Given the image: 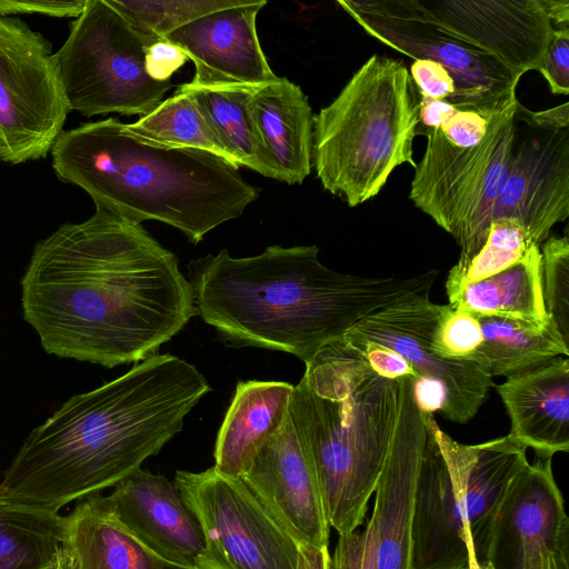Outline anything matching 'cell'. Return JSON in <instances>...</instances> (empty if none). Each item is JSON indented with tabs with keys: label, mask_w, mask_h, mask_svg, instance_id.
I'll list each match as a JSON object with an SVG mask.
<instances>
[{
	"label": "cell",
	"mask_w": 569,
	"mask_h": 569,
	"mask_svg": "<svg viewBox=\"0 0 569 569\" xmlns=\"http://www.w3.org/2000/svg\"><path fill=\"white\" fill-rule=\"evenodd\" d=\"M21 302L48 353L107 368L157 353L197 315L176 254L102 208L34 247Z\"/></svg>",
	"instance_id": "1"
},
{
	"label": "cell",
	"mask_w": 569,
	"mask_h": 569,
	"mask_svg": "<svg viewBox=\"0 0 569 569\" xmlns=\"http://www.w3.org/2000/svg\"><path fill=\"white\" fill-rule=\"evenodd\" d=\"M210 391L193 365L154 353L114 380L73 396L33 429L6 470L0 493L58 512L114 487L180 432Z\"/></svg>",
	"instance_id": "2"
},
{
	"label": "cell",
	"mask_w": 569,
	"mask_h": 569,
	"mask_svg": "<svg viewBox=\"0 0 569 569\" xmlns=\"http://www.w3.org/2000/svg\"><path fill=\"white\" fill-rule=\"evenodd\" d=\"M317 246L279 244L233 258L228 250L187 266L197 315L236 347L293 355L307 365L368 315L429 292L438 270L359 277L323 266Z\"/></svg>",
	"instance_id": "3"
},
{
	"label": "cell",
	"mask_w": 569,
	"mask_h": 569,
	"mask_svg": "<svg viewBox=\"0 0 569 569\" xmlns=\"http://www.w3.org/2000/svg\"><path fill=\"white\" fill-rule=\"evenodd\" d=\"M57 177L102 208L174 227L196 244L240 217L259 196L239 166L211 152L149 143L117 118L62 131L51 148Z\"/></svg>",
	"instance_id": "4"
},
{
	"label": "cell",
	"mask_w": 569,
	"mask_h": 569,
	"mask_svg": "<svg viewBox=\"0 0 569 569\" xmlns=\"http://www.w3.org/2000/svg\"><path fill=\"white\" fill-rule=\"evenodd\" d=\"M399 413V380L378 376L341 339L306 365L289 418L311 462L330 528L362 523Z\"/></svg>",
	"instance_id": "5"
},
{
	"label": "cell",
	"mask_w": 569,
	"mask_h": 569,
	"mask_svg": "<svg viewBox=\"0 0 569 569\" xmlns=\"http://www.w3.org/2000/svg\"><path fill=\"white\" fill-rule=\"evenodd\" d=\"M427 427L413 501L411 569H469L466 528L478 562L489 561L498 506L529 462L509 435L463 445L420 412Z\"/></svg>",
	"instance_id": "6"
},
{
	"label": "cell",
	"mask_w": 569,
	"mask_h": 569,
	"mask_svg": "<svg viewBox=\"0 0 569 569\" xmlns=\"http://www.w3.org/2000/svg\"><path fill=\"white\" fill-rule=\"evenodd\" d=\"M420 96L402 61L372 54L313 116L312 167L349 207L376 197L393 170L413 168Z\"/></svg>",
	"instance_id": "7"
},
{
	"label": "cell",
	"mask_w": 569,
	"mask_h": 569,
	"mask_svg": "<svg viewBox=\"0 0 569 569\" xmlns=\"http://www.w3.org/2000/svg\"><path fill=\"white\" fill-rule=\"evenodd\" d=\"M518 106L489 118L486 136L475 147H456L437 128L421 132L427 146L409 198L459 244L458 264L487 238L512 154Z\"/></svg>",
	"instance_id": "8"
},
{
	"label": "cell",
	"mask_w": 569,
	"mask_h": 569,
	"mask_svg": "<svg viewBox=\"0 0 569 569\" xmlns=\"http://www.w3.org/2000/svg\"><path fill=\"white\" fill-rule=\"evenodd\" d=\"M158 40L137 31L107 0H87L53 53L69 110L86 117L153 110L172 87L144 69L147 49Z\"/></svg>",
	"instance_id": "9"
},
{
	"label": "cell",
	"mask_w": 569,
	"mask_h": 569,
	"mask_svg": "<svg viewBox=\"0 0 569 569\" xmlns=\"http://www.w3.org/2000/svg\"><path fill=\"white\" fill-rule=\"evenodd\" d=\"M337 3L372 38L411 58L440 63L452 77L455 94L448 101L486 118L519 101L520 77L492 56L437 28L417 0H338Z\"/></svg>",
	"instance_id": "10"
},
{
	"label": "cell",
	"mask_w": 569,
	"mask_h": 569,
	"mask_svg": "<svg viewBox=\"0 0 569 569\" xmlns=\"http://www.w3.org/2000/svg\"><path fill=\"white\" fill-rule=\"evenodd\" d=\"M174 483L202 532L198 569H297L299 545L242 479L211 467L178 470Z\"/></svg>",
	"instance_id": "11"
},
{
	"label": "cell",
	"mask_w": 569,
	"mask_h": 569,
	"mask_svg": "<svg viewBox=\"0 0 569 569\" xmlns=\"http://www.w3.org/2000/svg\"><path fill=\"white\" fill-rule=\"evenodd\" d=\"M69 111L49 42L0 16V160L46 158Z\"/></svg>",
	"instance_id": "12"
},
{
	"label": "cell",
	"mask_w": 569,
	"mask_h": 569,
	"mask_svg": "<svg viewBox=\"0 0 569 569\" xmlns=\"http://www.w3.org/2000/svg\"><path fill=\"white\" fill-rule=\"evenodd\" d=\"M442 307L429 299V292L409 296L368 315L342 339L375 342L398 352L417 377L442 386L446 401L440 415L462 425L476 416L493 383L492 378L470 360H448L435 355L431 337Z\"/></svg>",
	"instance_id": "13"
},
{
	"label": "cell",
	"mask_w": 569,
	"mask_h": 569,
	"mask_svg": "<svg viewBox=\"0 0 569 569\" xmlns=\"http://www.w3.org/2000/svg\"><path fill=\"white\" fill-rule=\"evenodd\" d=\"M518 128L493 219L510 218L541 246L569 216V128Z\"/></svg>",
	"instance_id": "14"
},
{
	"label": "cell",
	"mask_w": 569,
	"mask_h": 569,
	"mask_svg": "<svg viewBox=\"0 0 569 569\" xmlns=\"http://www.w3.org/2000/svg\"><path fill=\"white\" fill-rule=\"evenodd\" d=\"M437 28L492 56L518 77L538 71L553 27L539 0H417Z\"/></svg>",
	"instance_id": "15"
},
{
	"label": "cell",
	"mask_w": 569,
	"mask_h": 569,
	"mask_svg": "<svg viewBox=\"0 0 569 569\" xmlns=\"http://www.w3.org/2000/svg\"><path fill=\"white\" fill-rule=\"evenodd\" d=\"M415 377L399 379V413L389 452L376 487L369 520L376 569H411L416 481L427 427L415 402Z\"/></svg>",
	"instance_id": "16"
},
{
	"label": "cell",
	"mask_w": 569,
	"mask_h": 569,
	"mask_svg": "<svg viewBox=\"0 0 569 569\" xmlns=\"http://www.w3.org/2000/svg\"><path fill=\"white\" fill-rule=\"evenodd\" d=\"M241 479L299 546L328 547L330 526L318 481L289 417Z\"/></svg>",
	"instance_id": "17"
},
{
	"label": "cell",
	"mask_w": 569,
	"mask_h": 569,
	"mask_svg": "<svg viewBox=\"0 0 569 569\" xmlns=\"http://www.w3.org/2000/svg\"><path fill=\"white\" fill-rule=\"evenodd\" d=\"M552 458H538L510 481L495 517L488 560L495 569H521L538 549L569 551V519Z\"/></svg>",
	"instance_id": "18"
},
{
	"label": "cell",
	"mask_w": 569,
	"mask_h": 569,
	"mask_svg": "<svg viewBox=\"0 0 569 569\" xmlns=\"http://www.w3.org/2000/svg\"><path fill=\"white\" fill-rule=\"evenodd\" d=\"M264 0L214 11L169 33L194 64L192 84L256 88L277 79L261 48L257 16Z\"/></svg>",
	"instance_id": "19"
},
{
	"label": "cell",
	"mask_w": 569,
	"mask_h": 569,
	"mask_svg": "<svg viewBox=\"0 0 569 569\" xmlns=\"http://www.w3.org/2000/svg\"><path fill=\"white\" fill-rule=\"evenodd\" d=\"M103 497L116 519L167 566L198 569L202 532L174 481L139 468Z\"/></svg>",
	"instance_id": "20"
},
{
	"label": "cell",
	"mask_w": 569,
	"mask_h": 569,
	"mask_svg": "<svg viewBox=\"0 0 569 569\" xmlns=\"http://www.w3.org/2000/svg\"><path fill=\"white\" fill-rule=\"evenodd\" d=\"M511 428L508 433L538 458L569 451V359L556 357L507 377L496 387Z\"/></svg>",
	"instance_id": "21"
},
{
	"label": "cell",
	"mask_w": 569,
	"mask_h": 569,
	"mask_svg": "<svg viewBox=\"0 0 569 569\" xmlns=\"http://www.w3.org/2000/svg\"><path fill=\"white\" fill-rule=\"evenodd\" d=\"M249 108L274 179L302 183L311 172L313 143V114L302 89L277 77L253 88Z\"/></svg>",
	"instance_id": "22"
},
{
	"label": "cell",
	"mask_w": 569,
	"mask_h": 569,
	"mask_svg": "<svg viewBox=\"0 0 569 569\" xmlns=\"http://www.w3.org/2000/svg\"><path fill=\"white\" fill-rule=\"evenodd\" d=\"M293 386L283 381H239L218 431L213 458L218 472L241 479L260 449L289 417Z\"/></svg>",
	"instance_id": "23"
},
{
	"label": "cell",
	"mask_w": 569,
	"mask_h": 569,
	"mask_svg": "<svg viewBox=\"0 0 569 569\" xmlns=\"http://www.w3.org/2000/svg\"><path fill=\"white\" fill-rule=\"evenodd\" d=\"M66 519L59 569H174L144 548L99 493L78 500Z\"/></svg>",
	"instance_id": "24"
},
{
	"label": "cell",
	"mask_w": 569,
	"mask_h": 569,
	"mask_svg": "<svg viewBox=\"0 0 569 569\" xmlns=\"http://www.w3.org/2000/svg\"><path fill=\"white\" fill-rule=\"evenodd\" d=\"M449 306L476 317H501L547 327L540 246L532 244L512 266L447 295Z\"/></svg>",
	"instance_id": "25"
},
{
	"label": "cell",
	"mask_w": 569,
	"mask_h": 569,
	"mask_svg": "<svg viewBox=\"0 0 569 569\" xmlns=\"http://www.w3.org/2000/svg\"><path fill=\"white\" fill-rule=\"evenodd\" d=\"M482 341L468 359L489 377H510L536 368L556 357L569 356L556 326L538 327L501 317H477Z\"/></svg>",
	"instance_id": "26"
},
{
	"label": "cell",
	"mask_w": 569,
	"mask_h": 569,
	"mask_svg": "<svg viewBox=\"0 0 569 569\" xmlns=\"http://www.w3.org/2000/svg\"><path fill=\"white\" fill-rule=\"evenodd\" d=\"M67 519L0 493V569H59Z\"/></svg>",
	"instance_id": "27"
},
{
	"label": "cell",
	"mask_w": 569,
	"mask_h": 569,
	"mask_svg": "<svg viewBox=\"0 0 569 569\" xmlns=\"http://www.w3.org/2000/svg\"><path fill=\"white\" fill-rule=\"evenodd\" d=\"M180 88L194 101L236 164L274 179L250 113L249 101L253 88L201 87L191 82Z\"/></svg>",
	"instance_id": "28"
},
{
	"label": "cell",
	"mask_w": 569,
	"mask_h": 569,
	"mask_svg": "<svg viewBox=\"0 0 569 569\" xmlns=\"http://www.w3.org/2000/svg\"><path fill=\"white\" fill-rule=\"evenodd\" d=\"M126 126L142 141L170 148L203 150L234 163L194 101L180 87L149 113Z\"/></svg>",
	"instance_id": "29"
},
{
	"label": "cell",
	"mask_w": 569,
	"mask_h": 569,
	"mask_svg": "<svg viewBox=\"0 0 569 569\" xmlns=\"http://www.w3.org/2000/svg\"><path fill=\"white\" fill-rule=\"evenodd\" d=\"M533 243L516 220L499 218L491 221L479 251L462 264L456 263L446 281L447 295L459 287L493 276L520 260Z\"/></svg>",
	"instance_id": "30"
},
{
	"label": "cell",
	"mask_w": 569,
	"mask_h": 569,
	"mask_svg": "<svg viewBox=\"0 0 569 569\" xmlns=\"http://www.w3.org/2000/svg\"><path fill=\"white\" fill-rule=\"evenodd\" d=\"M249 0H107L137 31L164 39L206 14L246 4Z\"/></svg>",
	"instance_id": "31"
},
{
	"label": "cell",
	"mask_w": 569,
	"mask_h": 569,
	"mask_svg": "<svg viewBox=\"0 0 569 569\" xmlns=\"http://www.w3.org/2000/svg\"><path fill=\"white\" fill-rule=\"evenodd\" d=\"M542 295L547 315L569 343V240L549 237L540 246Z\"/></svg>",
	"instance_id": "32"
},
{
	"label": "cell",
	"mask_w": 569,
	"mask_h": 569,
	"mask_svg": "<svg viewBox=\"0 0 569 569\" xmlns=\"http://www.w3.org/2000/svg\"><path fill=\"white\" fill-rule=\"evenodd\" d=\"M482 341L479 319L443 305L431 337L436 356L448 360H468Z\"/></svg>",
	"instance_id": "33"
},
{
	"label": "cell",
	"mask_w": 569,
	"mask_h": 569,
	"mask_svg": "<svg viewBox=\"0 0 569 569\" xmlns=\"http://www.w3.org/2000/svg\"><path fill=\"white\" fill-rule=\"evenodd\" d=\"M328 569H376L370 522L360 531L339 535Z\"/></svg>",
	"instance_id": "34"
},
{
	"label": "cell",
	"mask_w": 569,
	"mask_h": 569,
	"mask_svg": "<svg viewBox=\"0 0 569 569\" xmlns=\"http://www.w3.org/2000/svg\"><path fill=\"white\" fill-rule=\"evenodd\" d=\"M552 93L569 92V27L553 28L538 70Z\"/></svg>",
	"instance_id": "35"
},
{
	"label": "cell",
	"mask_w": 569,
	"mask_h": 569,
	"mask_svg": "<svg viewBox=\"0 0 569 569\" xmlns=\"http://www.w3.org/2000/svg\"><path fill=\"white\" fill-rule=\"evenodd\" d=\"M488 124L489 118L476 111L461 110L453 106L438 129L451 144L470 148L477 146L485 138Z\"/></svg>",
	"instance_id": "36"
},
{
	"label": "cell",
	"mask_w": 569,
	"mask_h": 569,
	"mask_svg": "<svg viewBox=\"0 0 569 569\" xmlns=\"http://www.w3.org/2000/svg\"><path fill=\"white\" fill-rule=\"evenodd\" d=\"M348 347L357 351L378 376L399 380L403 377H417L409 362L395 350L375 342H349L341 339Z\"/></svg>",
	"instance_id": "37"
},
{
	"label": "cell",
	"mask_w": 569,
	"mask_h": 569,
	"mask_svg": "<svg viewBox=\"0 0 569 569\" xmlns=\"http://www.w3.org/2000/svg\"><path fill=\"white\" fill-rule=\"evenodd\" d=\"M409 73L419 94L445 101H449L455 94L452 77L438 62L416 59L410 66Z\"/></svg>",
	"instance_id": "38"
},
{
	"label": "cell",
	"mask_w": 569,
	"mask_h": 569,
	"mask_svg": "<svg viewBox=\"0 0 569 569\" xmlns=\"http://www.w3.org/2000/svg\"><path fill=\"white\" fill-rule=\"evenodd\" d=\"M87 0H0V16L39 13L56 18H78Z\"/></svg>",
	"instance_id": "39"
},
{
	"label": "cell",
	"mask_w": 569,
	"mask_h": 569,
	"mask_svg": "<svg viewBox=\"0 0 569 569\" xmlns=\"http://www.w3.org/2000/svg\"><path fill=\"white\" fill-rule=\"evenodd\" d=\"M188 60L176 44L162 39L152 43L146 52L144 69L154 81H170L171 76Z\"/></svg>",
	"instance_id": "40"
},
{
	"label": "cell",
	"mask_w": 569,
	"mask_h": 569,
	"mask_svg": "<svg viewBox=\"0 0 569 569\" xmlns=\"http://www.w3.org/2000/svg\"><path fill=\"white\" fill-rule=\"evenodd\" d=\"M517 117L537 127L569 128V103L563 102L542 111H531L519 103Z\"/></svg>",
	"instance_id": "41"
},
{
	"label": "cell",
	"mask_w": 569,
	"mask_h": 569,
	"mask_svg": "<svg viewBox=\"0 0 569 569\" xmlns=\"http://www.w3.org/2000/svg\"><path fill=\"white\" fill-rule=\"evenodd\" d=\"M521 569H569V551L538 549L527 556Z\"/></svg>",
	"instance_id": "42"
},
{
	"label": "cell",
	"mask_w": 569,
	"mask_h": 569,
	"mask_svg": "<svg viewBox=\"0 0 569 569\" xmlns=\"http://www.w3.org/2000/svg\"><path fill=\"white\" fill-rule=\"evenodd\" d=\"M330 553L328 547L299 546L297 569H328Z\"/></svg>",
	"instance_id": "43"
},
{
	"label": "cell",
	"mask_w": 569,
	"mask_h": 569,
	"mask_svg": "<svg viewBox=\"0 0 569 569\" xmlns=\"http://www.w3.org/2000/svg\"><path fill=\"white\" fill-rule=\"evenodd\" d=\"M539 3L553 28L569 27L568 0H539Z\"/></svg>",
	"instance_id": "44"
},
{
	"label": "cell",
	"mask_w": 569,
	"mask_h": 569,
	"mask_svg": "<svg viewBox=\"0 0 569 569\" xmlns=\"http://www.w3.org/2000/svg\"><path fill=\"white\" fill-rule=\"evenodd\" d=\"M466 540H467V548H468V552H469V569H495L491 561H485V562L477 561L467 528H466Z\"/></svg>",
	"instance_id": "45"
},
{
	"label": "cell",
	"mask_w": 569,
	"mask_h": 569,
	"mask_svg": "<svg viewBox=\"0 0 569 569\" xmlns=\"http://www.w3.org/2000/svg\"><path fill=\"white\" fill-rule=\"evenodd\" d=\"M176 569V568H174Z\"/></svg>",
	"instance_id": "46"
}]
</instances>
